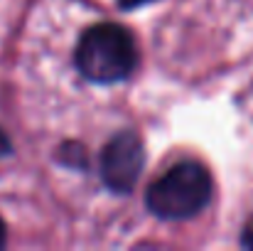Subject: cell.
<instances>
[{"mask_svg": "<svg viewBox=\"0 0 253 251\" xmlns=\"http://www.w3.org/2000/svg\"><path fill=\"white\" fill-rule=\"evenodd\" d=\"M77 69L93 84H116L128 79L138 67V50L130 32L116 22L88 27L74 52Z\"/></svg>", "mask_w": 253, "mask_h": 251, "instance_id": "6da1fadb", "label": "cell"}, {"mask_svg": "<svg viewBox=\"0 0 253 251\" xmlns=\"http://www.w3.org/2000/svg\"><path fill=\"white\" fill-rule=\"evenodd\" d=\"M211 200V177L207 167L194 160H182L160 175L145 195L150 214L158 219H189L199 214Z\"/></svg>", "mask_w": 253, "mask_h": 251, "instance_id": "7a4b0ae2", "label": "cell"}, {"mask_svg": "<svg viewBox=\"0 0 253 251\" xmlns=\"http://www.w3.org/2000/svg\"><path fill=\"white\" fill-rule=\"evenodd\" d=\"M145 165V148L138 133L121 131L116 133L101 151V177L108 190L118 195H128Z\"/></svg>", "mask_w": 253, "mask_h": 251, "instance_id": "3957f363", "label": "cell"}, {"mask_svg": "<svg viewBox=\"0 0 253 251\" xmlns=\"http://www.w3.org/2000/svg\"><path fill=\"white\" fill-rule=\"evenodd\" d=\"M57 158L69 167H86V151L82 143H64L57 151Z\"/></svg>", "mask_w": 253, "mask_h": 251, "instance_id": "277c9868", "label": "cell"}, {"mask_svg": "<svg viewBox=\"0 0 253 251\" xmlns=\"http://www.w3.org/2000/svg\"><path fill=\"white\" fill-rule=\"evenodd\" d=\"M241 247H244V249H253V217L249 219V224L244 227V234H241Z\"/></svg>", "mask_w": 253, "mask_h": 251, "instance_id": "5b68a950", "label": "cell"}, {"mask_svg": "<svg viewBox=\"0 0 253 251\" xmlns=\"http://www.w3.org/2000/svg\"><path fill=\"white\" fill-rule=\"evenodd\" d=\"M10 153H12V143H10L7 133L0 128V158H2V155H10Z\"/></svg>", "mask_w": 253, "mask_h": 251, "instance_id": "8992f818", "label": "cell"}, {"mask_svg": "<svg viewBox=\"0 0 253 251\" xmlns=\"http://www.w3.org/2000/svg\"><path fill=\"white\" fill-rule=\"evenodd\" d=\"M145 2H153V0H121V7L130 10V7H140V5H145Z\"/></svg>", "mask_w": 253, "mask_h": 251, "instance_id": "52a82bcc", "label": "cell"}, {"mask_svg": "<svg viewBox=\"0 0 253 251\" xmlns=\"http://www.w3.org/2000/svg\"><path fill=\"white\" fill-rule=\"evenodd\" d=\"M5 247V224H2V219H0V249Z\"/></svg>", "mask_w": 253, "mask_h": 251, "instance_id": "ba28073f", "label": "cell"}]
</instances>
